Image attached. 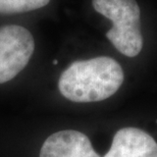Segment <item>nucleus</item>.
<instances>
[{
	"mask_svg": "<svg viewBox=\"0 0 157 157\" xmlns=\"http://www.w3.org/2000/svg\"><path fill=\"white\" fill-rule=\"evenodd\" d=\"M104 157H157V143L140 128H124L114 135Z\"/></svg>",
	"mask_w": 157,
	"mask_h": 157,
	"instance_id": "obj_5",
	"label": "nucleus"
},
{
	"mask_svg": "<svg viewBox=\"0 0 157 157\" xmlns=\"http://www.w3.org/2000/svg\"><path fill=\"white\" fill-rule=\"evenodd\" d=\"M50 0H0V13L12 14L36 10L47 5Z\"/></svg>",
	"mask_w": 157,
	"mask_h": 157,
	"instance_id": "obj_6",
	"label": "nucleus"
},
{
	"mask_svg": "<svg viewBox=\"0 0 157 157\" xmlns=\"http://www.w3.org/2000/svg\"><path fill=\"white\" fill-rule=\"evenodd\" d=\"M94 9L112 21L106 37L121 54L135 57L143 48L141 10L136 0H92Z\"/></svg>",
	"mask_w": 157,
	"mask_h": 157,
	"instance_id": "obj_2",
	"label": "nucleus"
},
{
	"mask_svg": "<svg viewBox=\"0 0 157 157\" xmlns=\"http://www.w3.org/2000/svg\"><path fill=\"white\" fill-rule=\"evenodd\" d=\"M40 157H101L89 138L78 131H60L44 142Z\"/></svg>",
	"mask_w": 157,
	"mask_h": 157,
	"instance_id": "obj_4",
	"label": "nucleus"
},
{
	"mask_svg": "<svg viewBox=\"0 0 157 157\" xmlns=\"http://www.w3.org/2000/svg\"><path fill=\"white\" fill-rule=\"evenodd\" d=\"M156 122H157V121H156Z\"/></svg>",
	"mask_w": 157,
	"mask_h": 157,
	"instance_id": "obj_7",
	"label": "nucleus"
},
{
	"mask_svg": "<svg viewBox=\"0 0 157 157\" xmlns=\"http://www.w3.org/2000/svg\"><path fill=\"white\" fill-rule=\"evenodd\" d=\"M124 78V71L117 60L100 56L73 62L61 74L58 89L73 102H97L117 93Z\"/></svg>",
	"mask_w": 157,
	"mask_h": 157,
	"instance_id": "obj_1",
	"label": "nucleus"
},
{
	"mask_svg": "<svg viewBox=\"0 0 157 157\" xmlns=\"http://www.w3.org/2000/svg\"><path fill=\"white\" fill-rule=\"evenodd\" d=\"M35 48L30 31L17 25L0 28V84L12 80L26 67Z\"/></svg>",
	"mask_w": 157,
	"mask_h": 157,
	"instance_id": "obj_3",
	"label": "nucleus"
}]
</instances>
